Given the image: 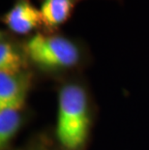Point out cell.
Returning a JSON list of instances; mask_svg holds the SVG:
<instances>
[{
  "instance_id": "6",
  "label": "cell",
  "mask_w": 149,
  "mask_h": 150,
  "mask_svg": "<svg viewBox=\"0 0 149 150\" xmlns=\"http://www.w3.org/2000/svg\"><path fill=\"white\" fill-rule=\"evenodd\" d=\"M27 61L23 46L20 49L2 32L0 41V72L15 74L25 71Z\"/></svg>"
},
{
  "instance_id": "3",
  "label": "cell",
  "mask_w": 149,
  "mask_h": 150,
  "mask_svg": "<svg viewBox=\"0 0 149 150\" xmlns=\"http://www.w3.org/2000/svg\"><path fill=\"white\" fill-rule=\"evenodd\" d=\"M1 21L17 35H27L44 29L42 14L32 0H14L12 7L1 17Z\"/></svg>"
},
{
  "instance_id": "4",
  "label": "cell",
  "mask_w": 149,
  "mask_h": 150,
  "mask_svg": "<svg viewBox=\"0 0 149 150\" xmlns=\"http://www.w3.org/2000/svg\"><path fill=\"white\" fill-rule=\"evenodd\" d=\"M46 33H56L64 25L82 0H38Z\"/></svg>"
},
{
  "instance_id": "1",
  "label": "cell",
  "mask_w": 149,
  "mask_h": 150,
  "mask_svg": "<svg viewBox=\"0 0 149 150\" xmlns=\"http://www.w3.org/2000/svg\"><path fill=\"white\" fill-rule=\"evenodd\" d=\"M90 116L87 94L82 86L68 83L62 86L58 96L56 136L63 147L78 150L86 142Z\"/></svg>"
},
{
  "instance_id": "7",
  "label": "cell",
  "mask_w": 149,
  "mask_h": 150,
  "mask_svg": "<svg viewBox=\"0 0 149 150\" xmlns=\"http://www.w3.org/2000/svg\"><path fill=\"white\" fill-rule=\"evenodd\" d=\"M24 101L25 99H21L0 108V145L2 149L18 130Z\"/></svg>"
},
{
  "instance_id": "2",
  "label": "cell",
  "mask_w": 149,
  "mask_h": 150,
  "mask_svg": "<svg viewBox=\"0 0 149 150\" xmlns=\"http://www.w3.org/2000/svg\"><path fill=\"white\" fill-rule=\"evenodd\" d=\"M27 60L45 72H60L78 66L83 58L75 40L57 33H37L23 44Z\"/></svg>"
},
{
  "instance_id": "5",
  "label": "cell",
  "mask_w": 149,
  "mask_h": 150,
  "mask_svg": "<svg viewBox=\"0 0 149 150\" xmlns=\"http://www.w3.org/2000/svg\"><path fill=\"white\" fill-rule=\"evenodd\" d=\"M30 81V74L26 71L15 74L0 72V108L25 99Z\"/></svg>"
}]
</instances>
